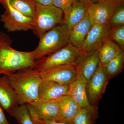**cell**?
Instances as JSON below:
<instances>
[{"mask_svg":"<svg viewBox=\"0 0 124 124\" xmlns=\"http://www.w3.org/2000/svg\"><path fill=\"white\" fill-rule=\"evenodd\" d=\"M116 4L111 2L99 0L89 5L88 14L93 24H104L110 23Z\"/></svg>","mask_w":124,"mask_h":124,"instance_id":"10","label":"cell"},{"mask_svg":"<svg viewBox=\"0 0 124 124\" xmlns=\"http://www.w3.org/2000/svg\"><path fill=\"white\" fill-rule=\"evenodd\" d=\"M38 117L41 120H62L57 100L42 101L39 100L30 103Z\"/></svg>","mask_w":124,"mask_h":124,"instance_id":"15","label":"cell"},{"mask_svg":"<svg viewBox=\"0 0 124 124\" xmlns=\"http://www.w3.org/2000/svg\"><path fill=\"white\" fill-rule=\"evenodd\" d=\"M84 54L69 42L57 51L36 60L34 68L41 72L64 65L76 66Z\"/></svg>","mask_w":124,"mask_h":124,"instance_id":"4","label":"cell"},{"mask_svg":"<svg viewBox=\"0 0 124 124\" xmlns=\"http://www.w3.org/2000/svg\"><path fill=\"white\" fill-rule=\"evenodd\" d=\"M95 110L94 107L81 108L74 117L73 124H93L95 116Z\"/></svg>","mask_w":124,"mask_h":124,"instance_id":"23","label":"cell"},{"mask_svg":"<svg viewBox=\"0 0 124 124\" xmlns=\"http://www.w3.org/2000/svg\"><path fill=\"white\" fill-rule=\"evenodd\" d=\"M110 39L115 41L121 49L124 50V25L111 27Z\"/></svg>","mask_w":124,"mask_h":124,"instance_id":"25","label":"cell"},{"mask_svg":"<svg viewBox=\"0 0 124 124\" xmlns=\"http://www.w3.org/2000/svg\"><path fill=\"white\" fill-rule=\"evenodd\" d=\"M100 63L97 51L84 53L76 68L77 71L82 75L87 82L97 70Z\"/></svg>","mask_w":124,"mask_h":124,"instance_id":"17","label":"cell"},{"mask_svg":"<svg viewBox=\"0 0 124 124\" xmlns=\"http://www.w3.org/2000/svg\"><path fill=\"white\" fill-rule=\"evenodd\" d=\"M75 0L82 1V2H84L85 3L88 4L90 5L97 2L99 0Z\"/></svg>","mask_w":124,"mask_h":124,"instance_id":"32","label":"cell"},{"mask_svg":"<svg viewBox=\"0 0 124 124\" xmlns=\"http://www.w3.org/2000/svg\"><path fill=\"white\" fill-rule=\"evenodd\" d=\"M26 104L28 108L29 113L33 121V124H41L39 120V117H38L32 105L30 103H28Z\"/></svg>","mask_w":124,"mask_h":124,"instance_id":"27","label":"cell"},{"mask_svg":"<svg viewBox=\"0 0 124 124\" xmlns=\"http://www.w3.org/2000/svg\"><path fill=\"white\" fill-rule=\"evenodd\" d=\"M75 80L69 85L67 95L70 96L79 105L80 108H87L91 107L89 102L86 87L87 82L82 75L78 72Z\"/></svg>","mask_w":124,"mask_h":124,"instance_id":"13","label":"cell"},{"mask_svg":"<svg viewBox=\"0 0 124 124\" xmlns=\"http://www.w3.org/2000/svg\"><path fill=\"white\" fill-rule=\"evenodd\" d=\"M39 118L41 124H73V122H67L62 120H41Z\"/></svg>","mask_w":124,"mask_h":124,"instance_id":"28","label":"cell"},{"mask_svg":"<svg viewBox=\"0 0 124 124\" xmlns=\"http://www.w3.org/2000/svg\"><path fill=\"white\" fill-rule=\"evenodd\" d=\"M0 104L8 113L20 105L17 95L5 75L0 76Z\"/></svg>","mask_w":124,"mask_h":124,"instance_id":"12","label":"cell"},{"mask_svg":"<svg viewBox=\"0 0 124 124\" xmlns=\"http://www.w3.org/2000/svg\"><path fill=\"white\" fill-rule=\"evenodd\" d=\"M5 11L0 16V20L10 32L33 30V19L21 13L11 6L9 0H0Z\"/></svg>","mask_w":124,"mask_h":124,"instance_id":"6","label":"cell"},{"mask_svg":"<svg viewBox=\"0 0 124 124\" xmlns=\"http://www.w3.org/2000/svg\"><path fill=\"white\" fill-rule=\"evenodd\" d=\"M8 35L0 31V75L26 68H34L36 60L31 52L16 50L11 46Z\"/></svg>","mask_w":124,"mask_h":124,"instance_id":"1","label":"cell"},{"mask_svg":"<svg viewBox=\"0 0 124 124\" xmlns=\"http://www.w3.org/2000/svg\"><path fill=\"white\" fill-rule=\"evenodd\" d=\"M5 76L17 94L20 104L31 103L38 100L42 80L37 70L26 68Z\"/></svg>","mask_w":124,"mask_h":124,"instance_id":"2","label":"cell"},{"mask_svg":"<svg viewBox=\"0 0 124 124\" xmlns=\"http://www.w3.org/2000/svg\"><path fill=\"white\" fill-rule=\"evenodd\" d=\"M111 28L110 23L93 24L82 46V53L88 54L98 51L107 40L110 39Z\"/></svg>","mask_w":124,"mask_h":124,"instance_id":"8","label":"cell"},{"mask_svg":"<svg viewBox=\"0 0 124 124\" xmlns=\"http://www.w3.org/2000/svg\"><path fill=\"white\" fill-rule=\"evenodd\" d=\"M36 4L44 6L53 5V0H32Z\"/></svg>","mask_w":124,"mask_h":124,"instance_id":"30","label":"cell"},{"mask_svg":"<svg viewBox=\"0 0 124 124\" xmlns=\"http://www.w3.org/2000/svg\"><path fill=\"white\" fill-rule=\"evenodd\" d=\"M70 31L63 24L46 32L39 38L36 48L31 51L33 58L38 60L57 51L69 42Z\"/></svg>","mask_w":124,"mask_h":124,"instance_id":"3","label":"cell"},{"mask_svg":"<svg viewBox=\"0 0 124 124\" xmlns=\"http://www.w3.org/2000/svg\"><path fill=\"white\" fill-rule=\"evenodd\" d=\"M18 124H34L26 104H20L8 113Z\"/></svg>","mask_w":124,"mask_h":124,"instance_id":"22","label":"cell"},{"mask_svg":"<svg viewBox=\"0 0 124 124\" xmlns=\"http://www.w3.org/2000/svg\"><path fill=\"white\" fill-rule=\"evenodd\" d=\"M124 62V53L123 50L103 66L110 79L122 72Z\"/></svg>","mask_w":124,"mask_h":124,"instance_id":"21","label":"cell"},{"mask_svg":"<svg viewBox=\"0 0 124 124\" xmlns=\"http://www.w3.org/2000/svg\"><path fill=\"white\" fill-rule=\"evenodd\" d=\"M11 6L27 17L34 19L36 4L32 0H9Z\"/></svg>","mask_w":124,"mask_h":124,"instance_id":"20","label":"cell"},{"mask_svg":"<svg viewBox=\"0 0 124 124\" xmlns=\"http://www.w3.org/2000/svg\"><path fill=\"white\" fill-rule=\"evenodd\" d=\"M63 17V13L62 10L53 5L44 6L36 4L32 31L39 38L54 27L62 24Z\"/></svg>","mask_w":124,"mask_h":124,"instance_id":"5","label":"cell"},{"mask_svg":"<svg viewBox=\"0 0 124 124\" xmlns=\"http://www.w3.org/2000/svg\"><path fill=\"white\" fill-rule=\"evenodd\" d=\"M110 24L111 27L124 25V2L116 5Z\"/></svg>","mask_w":124,"mask_h":124,"instance_id":"24","label":"cell"},{"mask_svg":"<svg viewBox=\"0 0 124 124\" xmlns=\"http://www.w3.org/2000/svg\"><path fill=\"white\" fill-rule=\"evenodd\" d=\"M69 87V85L60 84L53 81L42 80L39 88L38 100L50 101L67 95Z\"/></svg>","mask_w":124,"mask_h":124,"instance_id":"14","label":"cell"},{"mask_svg":"<svg viewBox=\"0 0 124 124\" xmlns=\"http://www.w3.org/2000/svg\"><path fill=\"white\" fill-rule=\"evenodd\" d=\"M59 107L60 116L63 120L72 123L73 119L81 108L79 105L69 95H63L55 99Z\"/></svg>","mask_w":124,"mask_h":124,"instance_id":"18","label":"cell"},{"mask_svg":"<svg viewBox=\"0 0 124 124\" xmlns=\"http://www.w3.org/2000/svg\"><path fill=\"white\" fill-rule=\"evenodd\" d=\"M89 5L84 2L75 0L70 8L63 13V24L70 31L85 17L88 13Z\"/></svg>","mask_w":124,"mask_h":124,"instance_id":"11","label":"cell"},{"mask_svg":"<svg viewBox=\"0 0 124 124\" xmlns=\"http://www.w3.org/2000/svg\"><path fill=\"white\" fill-rule=\"evenodd\" d=\"M99 0L107 1V2L113 3V4H115L116 5L121 3V2H124V0Z\"/></svg>","mask_w":124,"mask_h":124,"instance_id":"31","label":"cell"},{"mask_svg":"<svg viewBox=\"0 0 124 124\" xmlns=\"http://www.w3.org/2000/svg\"><path fill=\"white\" fill-rule=\"evenodd\" d=\"M93 25L87 13L84 18L70 31L69 42L81 51L86 36Z\"/></svg>","mask_w":124,"mask_h":124,"instance_id":"16","label":"cell"},{"mask_svg":"<svg viewBox=\"0 0 124 124\" xmlns=\"http://www.w3.org/2000/svg\"><path fill=\"white\" fill-rule=\"evenodd\" d=\"M74 0H53V5L62 10L64 13L70 8Z\"/></svg>","mask_w":124,"mask_h":124,"instance_id":"26","label":"cell"},{"mask_svg":"<svg viewBox=\"0 0 124 124\" xmlns=\"http://www.w3.org/2000/svg\"><path fill=\"white\" fill-rule=\"evenodd\" d=\"M0 124H10L4 113V109L0 104Z\"/></svg>","mask_w":124,"mask_h":124,"instance_id":"29","label":"cell"},{"mask_svg":"<svg viewBox=\"0 0 124 124\" xmlns=\"http://www.w3.org/2000/svg\"><path fill=\"white\" fill-rule=\"evenodd\" d=\"M123 51L114 41L107 40L98 50L100 63L104 66Z\"/></svg>","mask_w":124,"mask_h":124,"instance_id":"19","label":"cell"},{"mask_svg":"<svg viewBox=\"0 0 124 124\" xmlns=\"http://www.w3.org/2000/svg\"><path fill=\"white\" fill-rule=\"evenodd\" d=\"M78 72L76 66L64 65L40 72L43 81H49L60 84L69 85L75 80Z\"/></svg>","mask_w":124,"mask_h":124,"instance_id":"9","label":"cell"},{"mask_svg":"<svg viewBox=\"0 0 124 124\" xmlns=\"http://www.w3.org/2000/svg\"><path fill=\"white\" fill-rule=\"evenodd\" d=\"M110 79L104 67L100 63L86 84L87 97L91 106L94 107L102 97Z\"/></svg>","mask_w":124,"mask_h":124,"instance_id":"7","label":"cell"}]
</instances>
